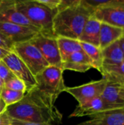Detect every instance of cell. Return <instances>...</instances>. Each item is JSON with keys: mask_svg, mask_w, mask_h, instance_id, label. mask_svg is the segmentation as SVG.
<instances>
[{"mask_svg": "<svg viewBox=\"0 0 124 125\" xmlns=\"http://www.w3.org/2000/svg\"><path fill=\"white\" fill-rule=\"evenodd\" d=\"M7 113L13 119L26 122L60 124L63 117L57 108L45 101L35 88L27 92L20 102L7 107Z\"/></svg>", "mask_w": 124, "mask_h": 125, "instance_id": "6da1fadb", "label": "cell"}, {"mask_svg": "<svg viewBox=\"0 0 124 125\" xmlns=\"http://www.w3.org/2000/svg\"><path fill=\"white\" fill-rule=\"evenodd\" d=\"M94 12L83 0H73L71 4L58 10L56 13L53 21L54 36L78 40Z\"/></svg>", "mask_w": 124, "mask_h": 125, "instance_id": "7a4b0ae2", "label": "cell"}, {"mask_svg": "<svg viewBox=\"0 0 124 125\" xmlns=\"http://www.w3.org/2000/svg\"><path fill=\"white\" fill-rule=\"evenodd\" d=\"M15 2L18 10L39 29V33L48 37H55L53 21L57 12L50 10L38 0H15Z\"/></svg>", "mask_w": 124, "mask_h": 125, "instance_id": "3957f363", "label": "cell"}, {"mask_svg": "<svg viewBox=\"0 0 124 125\" xmlns=\"http://www.w3.org/2000/svg\"><path fill=\"white\" fill-rule=\"evenodd\" d=\"M63 73L61 67L48 66L35 76L37 81L35 89L44 100L53 106L55 105L58 96L67 89Z\"/></svg>", "mask_w": 124, "mask_h": 125, "instance_id": "277c9868", "label": "cell"}, {"mask_svg": "<svg viewBox=\"0 0 124 125\" xmlns=\"http://www.w3.org/2000/svg\"><path fill=\"white\" fill-rule=\"evenodd\" d=\"M12 51L23 61L34 76L49 66L38 48L30 41L14 45Z\"/></svg>", "mask_w": 124, "mask_h": 125, "instance_id": "5b68a950", "label": "cell"}, {"mask_svg": "<svg viewBox=\"0 0 124 125\" xmlns=\"http://www.w3.org/2000/svg\"><path fill=\"white\" fill-rule=\"evenodd\" d=\"M30 42L38 48L49 66L62 68V62L56 37H48L38 33Z\"/></svg>", "mask_w": 124, "mask_h": 125, "instance_id": "8992f818", "label": "cell"}, {"mask_svg": "<svg viewBox=\"0 0 124 125\" xmlns=\"http://www.w3.org/2000/svg\"><path fill=\"white\" fill-rule=\"evenodd\" d=\"M2 62L9 67L14 76L20 79L26 86V92L32 90L37 86L35 76L31 73L28 67L14 53L10 52Z\"/></svg>", "mask_w": 124, "mask_h": 125, "instance_id": "52a82bcc", "label": "cell"}, {"mask_svg": "<svg viewBox=\"0 0 124 125\" xmlns=\"http://www.w3.org/2000/svg\"><path fill=\"white\" fill-rule=\"evenodd\" d=\"M107 84V81L102 78L78 86L67 87L65 92L71 94L78 102V104H81L94 98L100 97Z\"/></svg>", "mask_w": 124, "mask_h": 125, "instance_id": "ba28073f", "label": "cell"}, {"mask_svg": "<svg viewBox=\"0 0 124 125\" xmlns=\"http://www.w3.org/2000/svg\"><path fill=\"white\" fill-rule=\"evenodd\" d=\"M39 32L29 27L10 23L0 22V34L14 45L30 41Z\"/></svg>", "mask_w": 124, "mask_h": 125, "instance_id": "9c48e42d", "label": "cell"}, {"mask_svg": "<svg viewBox=\"0 0 124 125\" xmlns=\"http://www.w3.org/2000/svg\"><path fill=\"white\" fill-rule=\"evenodd\" d=\"M0 22L20 25L39 32V29L33 26L31 22L18 10L15 0L0 1Z\"/></svg>", "mask_w": 124, "mask_h": 125, "instance_id": "30bf717a", "label": "cell"}, {"mask_svg": "<svg viewBox=\"0 0 124 125\" xmlns=\"http://www.w3.org/2000/svg\"><path fill=\"white\" fill-rule=\"evenodd\" d=\"M93 15L100 22L121 29L124 31V5L101 8L96 10Z\"/></svg>", "mask_w": 124, "mask_h": 125, "instance_id": "8fae6325", "label": "cell"}, {"mask_svg": "<svg viewBox=\"0 0 124 125\" xmlns=\"http://www.w3.org/2000/svg\"><path fill=\"white\" fill-rule=\"evenodd\" d=\"M114 110L108 105L100 97L94 98L83 103L78 104L75 111L69 115V118L82 117L85 116H92L99 113Z\"/></svg>", "mask_w": 124, "mask_h": 125, "instance_id": "7c38bea8", "label": "cell"}, {"mask_svg": "<svg viewBox=\"0 0 124 125\" xmlns=\"http://www.w3.org/2000/svg\"><path fill=\"white\" fill-rule=\"evenodd\" d=\"M76 125H124V108L97 114Z\"/></svg>", "mask_w": 124, "mask_h": 125, "instance_id": "4fadbf2b", "label": "cell"}, {"mask_svg": "<svg viewBox=\"0 0 124 125\" xmlns=\"http://www.w3.org/2000/svg\"><path fill=\"white\" fill-rule=\"evenodd\" d=\"M93 68V64L83 51H77L69 56L62 63L63 70H71L79 73H86Z\"/></svg>", "mask_w": 124, "mask_h": 125, "instance_id": "5bb4252c", "label": "cell"}, {"mask_svg": "<svg viewBox=\"0 0 124 125\" xmlns=\"http://www.w3.org/2000/svg\"><path fill=\"white\" fill-rule=\"evenodd\" d=\"M100 25L101 22L92 15L86 22L78 40L99 48Z\"/></svg>", "mask_w": 124, "mask_h": 125, "instance_id": "9a60e30c", "label": "cell"}, {"mask_svg": "<svg viewBox=\"0 0 124 125\" xmlns=\"http://www.w3.org/2000/svg\"><path fill=\"white\" fill-rule=\"evenodd\" d=\"M124 31L119 28L101 22L99 34V48H105L110 44L119 40Z\"/></svg>", "mask_w": 124, "mask_h": 125, "instance_id": "2e32d148", "label": "cell"}, {"mask_svg": "<svg viewBox=\"0 0 124 125\" xmlns=\"http://www.w3.org/2000/svg\"><path fill=\"white\" fill-rule=\"evenodd\" d=\"M121 86L107 82V84L100 97L114 110L124 108V100L121 97L119 92Z\"/></svg>", "mask_w": 124, "mask_h": 125, "instance_id": "e0dca14e", "label": "cell"}, {"mask_svg": "<svg viewBox=\"0 0 124 125\" xmlns=\"http://www.w3.org/2000/svg\"><path fill=\"white\" fill-rule=\"evenodd\" d=\"M100 73L107 82L124 86V61L115 65H102Z\"/></svg>", "mask_w": 124, "mask_h": 125, "instance_id": "ac0fdd59", "label": "cell"}, {"mask_svg": "<svg viewBox=\"0 0 124 125\" xmlns=\"http://www.w3.org/2000/svg\"><path fill=\"white\" fill-rule=\"evenodd\" d=\"M102 53L103 58V65L118 64L124 61L123 51L118 40L102 49Z\"/></svg>", "mask_w": 124, "mask_h": 125, "instance_id": "d6986e66", "label": "cell"}, {"mask_svg": "<svg viewBox=\"0 0 124 125\" xmlns=\"http://www.w3.org/2000/svg\"><path fill=\"white\" fill-rule=\"evenodd\" d=\"M58 47L62 63L72 53L83 51L80 42L77 40H73L67 37H56Z\"/></svg>", "mask_w": 124, "mask_h": 125, "instance_id": "ffe728a7", "label": "cell"}, {"mask_svg": "<svg viewBox=\"0 0 124 125\" xmlns=\"http://www.w3.org/2000/svg\"><path fill=\"white\" fill-rule=\"evenodd\" d=\"M82 50L86 53V54L88 56L93 64V68L96 69L99 72L101 71V69L103 65V58L102 50L96 46L93 45L80 42Z\"/></svg>", "mask_w": 124, "mask_h": 125, "instance_id": "44dd1931", "label": "cell"}, {"mask_svg": "<svg viewBox=\"0 0 124 125\" xmlns=\"http://www.w3.org/2000/svg\"><path fill=\"white\" fill-rule=\"evenodd\" d=\"M25 94L26 93L24 92L11 90L4 87L0 94V97L3 100L6 105L9 107L20 102L23 98Z\"/></svg>", "mask_w": 124, "mask_h": 125, "instance_id": "7402d4cb", "label": "cell"}, {"mask_svg": "<svg viewBox=\"0 0 124 125\" xmlns=\"http://www.w3.org/2000/svg\"><path fill=\"white\" fill-rule=\"evenodd\" d=\"M83 2L91 8L94 12L96 10L110 7L116 6H124V0H107V1H99V0H83Z\"/></svg>", "mask_w": 124, "mask_h": 125, "instance_id": "603a6c76", "label": "cell"}, {"mask_svg": "<svg viewBox=\"0 0 124 125\" xmlns=\"http://www.w3.org/2000/svg\"><path fill=\"white\" fill-rule=\"evenodd\" d=\"M4 87L11 90L18 91L26 93V88L25 84L18 78L14 77L12 79H10L9 81H7L4 84Z\"/></svg>", "mask_w": 124, "mask_h": 125, "instance_id": "cb8c5ba5", "label": "cell"}, {"mask_svg": "<svg viewBox=\"0 0 124 125\" xmlns=\"http://www.w3.org/2000/svg\"><path fill=\"white\" fill-rule=\"evenodd\" d=\"M14 75L10 71L9 67L2 62H0V78L4 83V84L10 79L14 78Z\"/></svg>", "mask_w": 124, "mask_h": 125, "instance_id": "d4e9b609", "label": "cell"}, {"mask_svg": "<svg viewBox=\"0 0 124 125\" xmlns=\"http://www.w3.org/2000/svg\"><path fill=\"white\" fill-rule=\"evenodd\" d=\"M42 4L45 5L50 10L57 12L58 8L59 7L61 0H38Z\"/></svg>", "mask_w": 124, "mask_h": 125, "instance_id": "484cf974", "label": "cell"}, {"mask_svg": "<svg viewBox=\"0 0 124 125\" xmlns=\"http://www.w3.org/2000/svg\"><path fill=\"white\" fill-rule=\"evenodd\" d=\"M0 47L5 48L8 51H12L14 44L10 42L8 39H7L4 36H3L1 34H0Z\"/></svg>", "mask_w": 124, "mask_h": 125, "instance_id": "4316f807", "label": "cell"}, {"mask_svg": "<svg viewBox=\"0 0 124 125\" xmlns=\"http://www.w3.org/2000/svg\"><path fill=\"white\" fill-rule=\"evenodd\" d=\"M0 125H12V118L7 111L0 115Z\"/></svg>", "mask_w": 124, "mask_h": 125, "instance_id": "83f0119b", "label": "cell"}, {"mask_svg": "<svg viewBox=\"0 0 124 125\" xmlns=\"http://www.w3.org/2000/svg\"><path fill=\"white\" fill-rule=\"evenodd\" d=\"M12 125H50L48 123H37V122H21L16 119H12Z\"/></svg>", "mask_w": 124, "mask_h": 125, "instance_id": "f1b7e54d", "label": "cell"}, {"mask_svg": "<svg viewBox=\"0 0 124 125\" xmlns=\"http://www.w3.org/2000/svg\"><path fill=\"white\" fill-rule=\"evenodd\" d=\"M10 52H12V51H8V50H7L5 48H3L0 47V62L2 61Z\"/></svg>", "mask_w": 124, "mask_h": 125, "instance_id": "f546056e", "label": "cell"}, {"mask_svg": "<svg viewBox=\"0 0 124 125\" xmlns=\"http://www.w3.org/2000/svg\"><path fill=\"white\" fill-rule=\"evenodd\" d=\"M7 106L6 105L3 100L0 97V115L5 113L7 111Z\"/></svg>", "mask_w": 124, "mask_h": 125, "instance_id": "4dcf8cb0", "label": "cell"}, {"mask_svg": "<svg viewBox=\"0 0 124 125\" xmlns=\"http://www.w3.org/2000/svg\"><path fill=\"white\" fill-rule=\"evenodd\" d=\"M119 44H120V46L121 48V50L123 51V54H124V34L122 35V37L119 39Z\"/></svg>", "mask_w": 124, "mask_h": 125, "instance_id": "1f68e13d", "label": "cell"}, {"mask_svg": "<svg viewBox=\"0 0 124 125\" xmlns=\"http://www.w3.org/2000/svg\"><path fill=\"white\" fill-rule=\"evenodd\" d=\"M121 97L124 100V86H121L120 88V92H119Z\"/></svg>", "mask_w": 124, "mask_h": 125, "instance_id": "d6a6232c", "label": "cell"}, {"mask_svg": "<svg viewBox=\"0 0 124 125\" xmlns=\"http://www.w3.org/2000/svg\"><path fill=\"white\" fill-rule=\"evenodd\" d=\"M4 88V83L0 78V94H1V92H2V90H3Z\"/></svg>", "mask_w": 124, "mask_h": 125, "instance_id": "836d02e7", "label": "cell"}]
</instances>
